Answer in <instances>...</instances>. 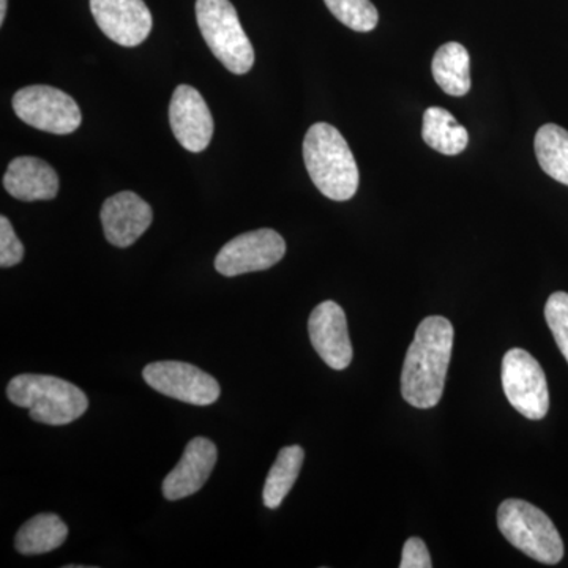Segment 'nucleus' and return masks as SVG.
<instances>
[{
	"mask_svg": "<svg viewBox=\"0 0 568 568\" xmlns=\"http://www.w3.org/2000/svg\"><path fill=\"white\" fill-rule=\"evenodd\" d=\"M454 347V325L443 316H429L417 327L402 372L403 398L417 409H432L444 394Z\"/></svg>",
	"mask_w": 568,
	"mask_h": 568,
	"instance_id": "f257e3e1",
	"label": "nucleus"
},
{
	"mask_svg": "<svg viewBox=\"0 0 568 568\" xmlns=\"http://www.w3.org/2000/svg\"><path fill=\"white\" fill-rule=\"evenodd\" d=\"M306 171L324 196L334 201H347L357 193V162L343 134L320 122L310 126L304 140Z\"/></svg>",
	"mask_w": 568,
	"mask_h": 568,
	"instance_id": "f03ea898",
	"label": "nucleus"
},
{
	"mask_svg": "<svg viewBox=\"0 0 568 568\" xmlns=\"http://www.w3.org/2000/svg\"><path fill=\"white\" fill-rule=\"evenodd\" d=\"M7 396L13 405L29 409L39 424L69 425L84 416L89 399L69 381L48 375H20L10 381Z\"/></svg>",
	"mask_w": 568,
	"mask_h": 568,
	"instance_id": "7ed1b4c3",
	"label": "nucleus"
},
{
	"mask_svg": "<svg viewBox=\"0 0 568 568\" xmlns=\"http://www.w3.org/2000/svg\"><path fill=\"white\" fill-rule=\"evenodd\" d=\"M497 526L504 537L547 566H556L564 558V544L551 519L526 500L507 499L497 510Z\"/></svg>",
	"mask_w": 568,
	"mask_h": 568,
	"instance_id": "20e7f679",
	"label": "nucleus"
},
{
	"mask_svg": "<svg viewBox=\"0 0 568 568\" xmlns=\"http://www.w3.org/2000/svg\"><path fill=\"white\" fill-rule=\"evenodd\" d=\"M196 20L213 55L231 73L246 74L254 65V50L230 0H196Z\"/></svg>",
	"mask_w": 568,
	"mask_h": 568,
	"instance_id": "39448f33",
	"label": "nucleus"
},
{
	"mask_svg": "<svg viewBox=\"0 0 568 568\" xmlns=\"http://www.w3.org/2000/svg\"><path fill=\"white\" fill-rule=\"evenodd\" d=\"M13 110L33 129L54 134H70L80 129V106L69 93L51 85H29L14 93Z\"/></svg>",
	"mask_w": 568,
	"mask_h": 568,
	"instance_id": "423d86ee",
	"label": "nucleus"
},
{
	"mask_svg": "<svg viewBox=\"0 0 568 568\" xmlns=\"http://www.w3.org/2000/svg\"><path fill=\"white\" fill-rule=\"evenodd\" d=\"M503 387L508 403L529 420L548 414L549 392L544 368L525 349L508 351L503 361Z\"/></svg>",
	"mask_w": 568,
	"mask_h": 568,
	"instance_id": "0eeeda50",
	"label": "nucleus"
},
{
	"mask_svg": "<svg viewBox=\"0 0 568 568\" xmlns=\"http://www.w3.org/2000/svg\"><path fill=\"white\" fill-rule=\"evenodd\" d=\"M142 377L159 394L189 405H213L222 394L215 377L185 362H155L145 366Z\"/></svg>",
	"mask_w": 568,
	"mask_h": 568,
	"instance_id": "6e6552de",
	"label": "nucleus"
},
{
	"mask_svg": "<svg viewBox=\"0 0 568 568\" xmlns=\"http://www.w3.org/2000/svg\"><path fill=\"white\" fill-rule=\"evenodd\" d=\"M286 242L274 230L250 231L234 237L216 254L215 268L223 276L267 271L283 260Z\"/></svg>",
	"mask_w": 568,
	"mask_h": 568,
	"instance_id": "1a4fd4ad",
	"label": "nucleus"
},
{
	"mask_svg": "<svg viewBox=\"0 0 568 568\" xmlns=\"http://www.w3.org/2000/svg\"><path fill=\"white\" fill-rule=\"evenodd\" d=\"M91 10L104 36L121 47H138L152 31L144 0H91Z\"/></svg>",
	"mask_w": 568,
	"mask_h": 568,
	"instance_id": "9d476101",
	"label": "nucleus"
},
{
	"mask_svg": "<svg viewBox=\"0 0 568 568\" xmlns=\"http://www.w3.org/2000/svg\"><path fill=\"white\" fill-rule=\"evenodd\" d=\"M170 123L175 140L189 152L207 149L213 136V119L204 97L192 85L175 89L170 104Z\"/></svg>",
	"mask_w": 568,
	"mask_h": 568,
	"instance_id": "9b49d317",
	"label": "nucleus"
},
{
	"mask_svg": "<svg viewBox=\"0 0 568 568\" xmlns=\"http://www.w3.org/2000/svg\"><path fill=\"white\" fill-rule=\"evenodd\" d=\"M308 334L316 353L331 368L346 369L353 362V345L345 312L336 302H323L313 310Z\"/></svg>",
	"mask_w": 568,
	"mask_h": 568,
	"instance_id": "f8f14e48",
	"label": "nucleus"
},
{
	"mask_svg": "<svg viewBox=\"0 0 568 568\" xmlns=\"http://www.w3.org/2000/svg\"><path fill=\"white\" fill-rule=\"evenodd\" d=\"M100 219L106 241L119 248H126L149 230L153 212L136 193L121 192L104 201Z\"/></svg>",
	"mask_w": 568,
	"mask_h": 568,
	"instance_id": "ddd939ff",
	"label": "nucleus"
},
{
	"mask_svg": "<svg viewBox=\"0 0 568 568\" xmlns=\"http://www.w3.org/2000/svg\"><path fill=\"white\" fill-rule=\"evenodd\" d=\"M219 450L207 437L190 440L179 465L163 480V496L168 500H181L196 495L211 477Z\"/></svg>",
	"mask_w": 568,
	"mask_h": 568,
	"instance_id": "4468645a",
	"label": "nucleus"
},
{
	"mask_svg": "<svg viewBox=\"0 0 568 568\" xmlns=\"http://www.w3.org/2000/svg\"><path fill=\"white\" fill-rule=\"evenodd\" d=\"M3 189L24 203L50 201L58 196L59 178L51 164L37 156H20L7 168Z\"/></svg>",
	"mask_w": 568,
	"mask_h": 568,
	"instance_id": "2eb2a0df",
	"label": "nucleus"
},
{
	"mask_svg": "<svg viewBox=\"0 0 568 568\" xmlns=\"http://www.w3.org/2000/svg\"><path fill=\"white\" fill-rule=\"evenodd\" d=\"M69 528L54 514H40L29 519L17 534L14 547L22 556H39L54 551L65 544Z\"/></svg>",
	"mask_w": 568,
	"mask_h": 568,
	"instance_id": "dca6fc26",
	"label": "nucleus"
},
{
	"mask_svg": "<svg viewBox=\"0 0 568 568\" xmlns=\"http://www.w3.org/2000/svg\"><path fill=\"white\" fill-rule=\"evenodd\" d=\"M433 77L436 84L452 97H463L470 91V58L463 44H443L433 58Z\"/></svg>",
	"mask_w": 568,
	"mask_h": 568,
	"instance_id": "f3484780",
	"label": "nucleus"
},
{
	"mask_svg": "<svg viewBox=\"0 0 568 568\" xmlns=\"http://www.w3.org/2000/svg\"><path fill=\"white\" fill-rule=\"evenodd\" d=\"M422 138L429 148L443 155H458L467 148L469 134L465 126L444 108H428L424 114Z\"/></svg>",
	"mask_w": 568,
	"mask_h": 568,
	"instance_id": "a211bd4d",
	"label": "nucleus"
},
{
	"mask_svg": "<svg viewBox=\"0 0 568 568\" xmlns=\"http://www.w3.org/2000/svg\"><path fill=\"white\" fill-rule=\"evenodd\" d=\"M304 448L298 446L283 447L276 457L267 480H265L263 500L267 508H278L293 489L304 465Z\"/></svg>",
	"mask_w": 568,
	"mask_h": 568,
	"instance_id": "6ab92c4d",
	"label": "nucleus"
},
{
	"mask_svg": "<svg viewBox=\"0 0 568 568\" xmlns=\"http://www.w3.org/2000/svg\"><path fill=\"white\" fill-rule=\"evenodd\" d=\"M536 155L541 170L556 182L568 186V132L547 123L536 134Z\"/></svg>",
	"mask_w": 568,
	"mask_h": 568,
	"instance_id": "aec40b11",
	"label": "nucleus"
},
{
	"mask_svg": "<svg viewBox=\"0 0 568 568\" xmlns=\"http://www.w3.org/2000/svg\"><path fill=\"white\" fill-rule=\"evenodd\" d=\"M324 2L336 20L355 32L373 31L379 21V14L372 0H324Z\"/></svg>",
	"mask_w": 568,
	"mask_h": 568,
	"instance_id": "412c9836",
	"label": "nucleus"
},
{
	"mask_svg": "<svg viewBox=\"0 0 568 568\" xmlns=\"http://www.w3.org/2000/svg\"><path fill=\"white\" fill-rule=\"evenodd\" d=\"M545 317L549 331L558 343L560 353L566 357L568 364V294L555 293L548 298L545 306Z\"/></svg>",
	"mask_w": 568,
	"mask_h": 568,
	"instance_id": "4be33fe9",
	"label": "nucleus"
},
{
	"mask_svg": "<svg viewBox=\"0 0 568 568\" xmlns=\"http://www.w3.org/2000/svg\"><path fill=\"white\" fill-rule=\"evenodd\" d=\"M24 257V246L14 234L13 226L7 216H0V265L3 268L14 267Z\"/></svg>",
	"mask_w": 568,
	"mask_h": 568,
	"instance_id": "5701e85b",
	"label": "nucleus"
},
{
	"mask_svg": "<svg viewBox=\"0 0 568 568\" xmlns=\"http://www.w3.org/2000/svg\"><path fill=\"white\" fill-rule=\"evenodd\" d=\"M402 568H432V556L425 541L417 537H410L403 547Z\"/></svg>",
	"mask_w": 568,
	"mask_h": 568,
	"instance_id": "b1692460",
	"label": "nucleus"
},
{
	"mask_svg": "<svg viewBox=\"0 0 568 568\" xmlns=\"http://www.w3.org/2000/svg\"><path fill=\"white\" fill-rule=\"evenodd\" d=\"M7 14V0H0V24H3L6 21Z\"/></svg>",
	"mask_w": 568,
	"mask_h": 568,
	"instance_id": "393cba45",
	"label": "nucleus"
}]
</instances>
